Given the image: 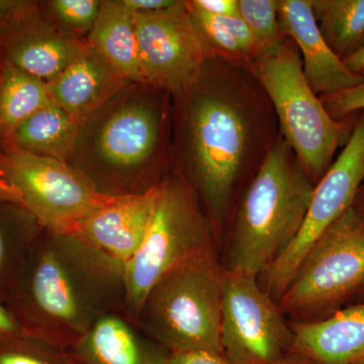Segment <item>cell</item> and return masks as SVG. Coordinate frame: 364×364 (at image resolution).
Returning <instances> with one entry per match:
<instances>
[{"mask_svg": "<svg viewBox=\"0 0 364 364\" xmlns=\"http://www.w3.org/2000/svg\"><path fill=\"white\" fill-rule=\"evenodd\" d=\"M0 71H1V61H0ZM0 200L13 203L14 205H18L23 208V200H21L20 193H18V191H16L13 186H9V184L2 178L1 176H0Z\"/></svg>", "mask_w": 364, "mask_h": 364, "instance_id": "836d02e7", "label": "cell"}, {"mask_svg": "<svg viewBox=\"0 0 364 364\" xmlns=\"http://www.w3.org/2000/svg\"><path fill=\"white\" fill-rule=\"evenodd\" d=\"M171 95L172 169L217 237L279 139L277 114L252 72L212 57Z\"/></svg>", "mask_w": 364, "mask_h": 364, "instance_id": "6da1fadb", "label": "cell"}, {"mask_svg": "<svg viewBox=\"0 0 364 364\" xmlns=\"http://www.w3.org/2000/svg\"><path fill=\"white\" fill-rule=\"evenodd\" d=\"M223 277L215 251L184 261L150 289L136 325L171 353H223Z\"/></svg>", "mask_w": 364, "mask_h": 364, "instance_id": "5b68a950", "label": "cell"}, {"mask_svg": "<svg viewBox=\"0 0 364 364\" xmlns=\"http://www.w3.org/2000/svg\"><path fill=\"white\" fill-rule=\"evenodd\" d=\"M215 237L195 193L176 171L165 177L140 247L124 267L127 316L136 324L158 280L184 261L215 251Z\"/></svg>", "mask_w": 364, "mask_h": 364, "instance_id": "52a82bcc", "label": "cell"}, {"mask_svg": "<svg viewBox=\"0 0 364 364\" xmlns=\"http://www.w3.org/2000/svg\"><path fill=\"white\" fill-rule=\"evenodd\" d=\"M77 132L78 124L51 102L23 122L6 143L30 154L68 162Z\"/></svg>", "mask_w": 364, "mask_h": 364, "instance_id": "44dd1931", "label": "cell"}, {"mask_svg": "<svg viewBox=\"0 0 364 364\" xmlns=\"http://www.w3.org/2000/svg\"><path fill=\"white\" fill-rule=\"evenodd\" d=\"M168 364H233L224 353L196 351L171 353Z\"/></svg>", "mask_w": 364, "mask_h": 364, "instance_id": "f1b7e54d", "label": "cell"}, {"mask_svg": "<svg viewBox=\"0 0 364 364\" xmlns=\"http://www.w3.org/2000/svg\"><path fill=\"white\" fill-rule=\"evenodd\" d=\"M364 286V219L349 208L316 239L279 301L291 322L322 320Z\"/></svg>", "mask_w": 364, "mask_h": 364, "instance_id": "ba28073f", "label": "cell"}, {"mask_svg": "<svg viewBox=\"0 0 364 364\" xmlns=\"http://www.w3.org/2000/svg\"><path fill=\"white\" fill-rule=\"evenodd\" d=\"M353 364H364V358L360 359V360L356 361V363H354Z\"/></svg>", "mask_w": 364, "mask_h": 364, "instance_id": "f35d334b", "label": "cell"}, {"mask_svg": "<svg viewBox=\"0 0 364 364\" xmlns=\"http://www.w3.org/2000/svg\"><path fill=\"white\" fill-rule=\"evenodd\" d=\"M124 299L123 265L74 235L42 229L6 306L23 332L66 349L102 316L126 313Z\"/></svg>", "mask_w": 364, "mask_h": 364, "instance_id": "7a4b0ae2", "label": "cell"}, {"mask_svg": "<svg viewBox=\"0 0 364 364\" xmlns=\"http://www.w3.org/2000/svg\"><path fill=\"white\" fill-rule=\"evenodd\" d=\"M291 351L317 364H353L364 358V303L351 304L314 322H291Z\"/></svg>", "mask_w": 364, "mask_h": 364, "instance_id": "ac0fdd59", "label": "cell"}, {"mask_svg": "<svg viewBox=\"0 0 364 364\" xmlns=\"http://www.w3.org/2000/svg\"><path fill=\"white\" fill-rule=\"evenodd\" d=\"M50 102L47 83L1 61L0 138L6 141L23 122Z\"/></svg>", "mask_w": 364, "mask_h": 364, "instance_id": "603a6c76", "label": "cell"}, {"mask_svg": "<svg viewBox=\"0 0 364 364\" xmlns=\"http://www.w3.org/2000/svg\"><path fill=\"white\" fill-rule=\"evenodd\" d=\"M311 7L321 35L339 59L364 48V0H311Z\"/></svg>", "mask_w": 364, "mask_h": 364, "instance_id": "cb8c5ba5", "label": "cell"}, {"mask_svg": "<svg viewBox=\"0 0 364 364\" xmlns=\"http://www.w3.org/2000/svg\"><path fill=\"white\" fill-rule=\"evenodd\" d=\"M146 82L176 92L191 82L205 57L196 39L186 0L150 14H135Z\"/></svg>", "mask_w": 364, "mask_h": 364, "instance_id": "7c38bea8", "label": "cell"}, {"mask_svg": "<svg viewBox=\"0 0 364 364\" xmlns=\"http://www.w3.org/2000/svg\"><path fill=\"white\" fill-rule=\"evenodd\" d=\"M66 351L72 364H168L171 356L124 312L98 318Z\"/></svg>", "mask_w": 364, "mask_h": 364, "instance_id": "2e32d148", "label": "cell"}, {"mask_svg": "<svg viewBox=\"0 0 364 364\" xmlns=\"http://www.w3.org/2000/svg\"><path fill=\"white\" fill-rule=\"evenodd\" d=\"M68 163L109 198L143 195L172 170V95L127 81L78 124Z\"/></svg>", "mask_w": 364, "mask_h": 364, "instance_id": "3957f363", "label": "cell"}, {"mask_svg": "<svg viewBox=\"0 0 364 364\" xmlns=\"http://www.w3.org/2000/svg\"><path fill=\"white\" fill-rule=\"evenodd\" d=\"M239 16L259 44L263 55L274 51L286 40L279 21L277 0H238Z\"/></svg>", "mask_w": 364, "mask_h": 364, "instance_id": "484cf974", "label": "cell"}, {"mask_svg": "<svg viewBox=\"0 0 364 364\" xmlns=\"http://www.w3.org/2000/svg\"><path fill=\"white\" fill-rule=\"evenodd\" d=\"M126 82L87 44L64 71L47 83V88L53 104L79 124L114 97Z\"/></svg>", "mask_w": 364, "mask_h": 364, "instance_id": "e0dca14e", "label": "cell"}, {"mask_svg": "<svg viewBox=\"0 0 364 364\" xmlns=\"http://www.w3.org/2000/svg\"><path fill=\"white\" fill-rule=\"evenodd\" d=\"M323 107L335 121H344L364 111V79L354 87L330 95H318Z\"/></svg>", "mask_w": 364, "mask_h": 364, "instance_id": "83f0119b", "label": "cell"}, {"mask_svg": "<svg viewBox=\"0 0 364 364\" xmlns=\"http://www.w3.org/2000/svg\"><path fill=\"white\" fill-rule=\"evenodd\" d=\"M42 228L25 208L0 200V304L6 306Z\"/></svg>", "mask_w": 364, "mask_h": 364, "instance_id": "7402d4cb", "label": "cell"}, {"mask_svg": "<svg viewBox=\"0 0 364 364\" xmlns=\"http://www.w3.org/2000/svg\"><path fill=\"white\" fill-rule=\"evenodd\" d=\"M265 90L277 114L279 134L317 184L350 138L356 114L335 121L306 82L296 43L287 37L274 51L249 67Z\"/></svg>", "mask_w": 364, "mask_h": 364, "instance_id": "8992f818", "label": "cell"}, {"mask_svg": "<svg viewBox=\"0 0 364 364\" xmlns=\"http://www.w3.org/2000/svg\"><path fill=\"white\" fill-rule=\"evenodd\" d=\"M352 208H353L356 214L360 215L364 219V181L358 189V195L355 196Z\"/></svg>", "mask_w": 364, "mask_h": 364, "instance_id": "8d00e7d4", "label": "cell"}, {"mask_svg": "<svg viewBox=\"0 0 364 364\" xmlns=\"http://www.w3.org/2000/svg\"><path fill=\"white\" fill-rule=\"evenodd\" d=\"M0 176L18 191L23 208L39 226L53 234H75L90 215L114 198L98 193L68 163L7 144L0 151Z\"/></svg>", "mask_w": 364, "mask_h": 364, "instance_id": "9c48e42d", "label": "cell"}, {"mask_svg": "<svg viewBox=\"0 0 364 364\" xmlns=\"http://www.w3.org/2000/svg\"><path fill=\"white\" fill-rule=\"evenodd\" d=\"M23 0H0V31L23 6Z\"/></svg>", "mask_w": 364, "mask_h": 364, "instance_id": "d6a6232c", "label": "cell"}, {"mask_svg": "<svg viewBox=\"0 0 364 364\" xmlns=\"http://www.w3.org/2000/svg\"><path fill=\"white\" fill-rule=\"evenodd\" d=\"M87 44L56 26L41 1H23L0 31V60L49 83Z\"/></svg>", "mask_w": 364, "mask_h": 364, "instance_id": "4fadbf2b", "label": "cell"}, {"mask_svg": "<svg viewBox=\"0 0 364 364\" xmlns=\"http://www.w3.org/2000/svg\"><path fill=\"white\" fill-rule=\"evenodd\" d=\"M291 322L257 277L224 268L223 353L233 364H277L291 351Z\"/></svg>", "mask_w": 364, "mask_h": 364, "instance_id": "30bf717a", "label": "cell"}, {"mask_svg": "<svg viewBox=\"0 0 364 364\" xmlns=\"http://www.w3.org/2000/svg\"><path fill=\"white\" fill-rule=\"evenodd\" d=\"M315 186L279 134L235 205L223 267L257 277L267 272L296 240Z\"/></svg>", "mask_w": 364, "mask_h": 364, "instance_id": "277c9868", "label": "cell"}, {"mask_svg": "<svg viewBox=\"0 0 364 364\" xmlns=\"http://www.w3.org/2000/svg\"><path fill=\"white\" fill-rule=\"evenodd\" d=\"M0 364H72L66 349L25 332L0 339Z\"/></svg>", "mask_w": 364, "mask_h": 364, "instance_id": "d4e9b609", "label": "cell"}, {"mask_svg": "<svg viewBox=\"0 0 364 364\" xmlns=\"http://www.w3.org/2000/svg\"><path fill=\"white\" fill-rule=\"evenodd\" d=\"M277 364H317L311 360V359L301 355V354L296 353V352L291 351L289 354L277 363Z\"/></svg>", "mask_w": 364, "mask_h": 364, "instance_id": "d590c367", "label": "cell"}, {"mask_svg": "<svg viewBox=\"0 0 364 364\" xmlns=\"http://www.w3.org/2000/svg\"><path fill=\"white\" fill-rule=\"evenodd\" d=\"M198 11L215 16H239L238 0H189Z\"/></svg>", "mask_w": 364, "mask_h": 364, "instance_id": "f546056e", "label": "cell"}, {"mask_svg": "<svg viewBox=\"0 0 364 364\" xmlns=\"http://www.w3.org/2000/svg\"><path fill=\"white\" fill-rule=\"evenodd\" d=\"M160 184L143 195L112 198L90 215L74 236L124 267L142 244L159 198Z\"/></svg>", "mask_w": 364, "mask_h": 364, "instance_id": "5bb4252c", "label": "cell"}, {"mask_svg": "<svg viewBox=\"0 0 364 364\" xmlns=\"http://www.w3.org/2000/svg\"><path fill=\"white\" fill-rule=\"evenodd\" d=\"M343 62L349 70L364 75V48Z\"/></svg>", "mask_w": 364, "mask_h": 364, "instance_id": "e575fe53", "label": "cell"}, {"mask_svg": "<svg viewBox=\"0 0 364 364\" xmlns=\"http://www.w3.org/2000/svg\"><path fill=\"white\" fill-rule=\"evenodd\" d=\"M41 4L62 31L87 40L100 14L102 0H48Z\"/></svg>", "mask_w": 364, "mask_h": 364, "instance_id": "4316f807", "label": "cell"}, {"mask_svg": "<svg viewBox=\"0 0 364 364\" xmlns=\"http://www.w3.org/2000/svg\"><path fill=\"white\" fill-rule=\"evenodd\" d=\"M176 0H124L134 14H150L173 6Z\"/></svg>", "mask_w": 364, "mask_h": 364, "instance_id": "4dcf8cb0", "label": "cell"}, {"mask_svg": "<svg viewBox=\"0 0 364 364\" xmlns=\"http://www.w3.org/2000/svg\"><path fill=\"white\" fill-rule=\"evenodd\" d=\"M364 181V111L356 112L350 138L316 184L305 222L296 240L272 263L262 287L279 303L309 248L328 227L353 205Z\"/></svg>", "mask_w": 364, "mask_h": 364, "instance_id": "8fae6325", "label": "cell"}, {"mask_svg": "<svg viewBox=\"0 0 364 364\" xmlns=\"http://www.w3.org/2000/svg\"><path fill=\"white\" fill-rule=\"evenodd\" d=\"M90 47L127 81L146 82L136 37L135 14L124 0H102L87 37Z\"/></svg>", "mask_w": 364, "mask_h": 364, "instance_id": "d6986e66", "label": "cell"}, {"mask_svg": "<svg viewBox=\"0 0 364 364\" xmlns=\"http://www.w3.org/2000/svg\"><path fill=\"white\" fill-rule=\"evenodd\" d=\"M191 23L205 57L249 68L263 52L240 16H215L196 9L186 0Z\"/></svg>", "mask_w": 364, "mask_h": 364, "instance_id": "ffe728a7", "label": "cell"}, {"mask_svg": "<svg viewBox=\"0 0 364 364\" xmlns=\"http://www.w3.org/2000/svg\"><path fill=\"white\" fill-rule=\"evenodd\" d=\"M356 303H364V286L363 287V289L359 291L355 299H354L353 304Z\"/></svg>", "mask_w": 364, "mask_h": 364, "instance_id": "74e56055", "label": "cell"}, {"mask_svg": "<svg viewBox=\"0 0 364 364\" xmlns=\"http://www.w3.org/2000/svg\"><path fill=\"white\" fill-rule=\"evenodd\" d=\"M23 332L9 309L0 304V339Z\"/></svg>", "mask_w": 364, "mask_h": 364, "instance_id": "1f68e13d", "label": "cell"}, {"mask_svg": "<svg viewBox=\"0 0 364 364\" xmlns=\"http://www.w3.org/2000/svg\"><path fill=\"white\" fill-rule=\"evenodd\" d=\"M282 32L291 38L303 60L304 75L317 95L348 90L363 82L364 75L345 66L321 35L311 0H277Z\"/></svg>", "mask_w": 364, "mask_h": 364, "instance_id": "9a60e30c", "label": "cell"}]
</instances>
